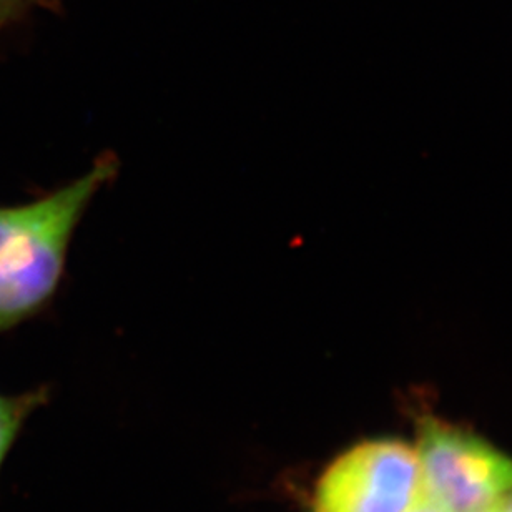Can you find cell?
<instances>
[{
    "mask_svg": "<svg viewBox=\"0 0 512 512\" xmlns=\"http://www.w3.org/2000/svg\"><path fill=\"white\" fill-rule=\"evenodd\" d=\"M406 512H444L443 509L436 506L431 499L426 498L424 494L419 496L418 501Z\"/></svg>",
    "mask_w": 512,
    "mask_h": 512,
    "instance_id": "obj_6",
    "label": "cell"
},
{
    "mask_svg": "<svg viewBox=\"0 0 512 512\" xmlns=\"http://www.w3.org/2000/svg\"><path fill=\"white\" fill-rule=\"evenodd\" d=\"M488 512H504V509H493V511H488Z\"/></svg>",
    "mask_w": 512,
    "mask_h": 512,
    "instance_id": "obj_8",
    "label": "cell"
},
{
    "mask_svg": "<svg viewBox=\"0 0 512 512\" xmlns=\"http://www.w3.org/2000/svg\"><path fill=\"white\" fill-rule=\"evenodd\" d=\"M503 504H506V509H504V512H512V491L508 494V498L504 499Z\"/></svg>",
    "mask_w": 512,
    "mask_h": 512,
    "instance_id": "obj_7",
    "label": "cell"
},
{
    "mask_svg": "<svg viewBox=\"0 0 512 512\" xmlns=\"http://www.w3.org/2000/svg\"><path fill=\"white\" fill-rule=\"evenodd\" d=\"M418 461L426 498L444 512H488L512 491V459L466 429L426 418Z\"/></svg>",
    "mask_w": 512,
    "mask_h": 512,
    "instance_id": "obj_2",
    "label": "cell"
},
{
    "mask_svg": "<svg viewBox=\"0 0 512 512\" xmlns=\"http://www.w3.org/2000/svg\"><path fill=\"white\" fill-rule=\"evenodd\" d=\"M49 399V389L37 388L15 396L0 393V471L25 421Z\"/></svg>",
    "mask_w": 512,
    "mask_h": 512,
    "instance_id": "obj_4",
    "label": "cell"
},
{
    "mask_svg": "<svg viewBox=\"0 0 512 512\" xmlns=\"http://www.w3.org/2000/svg\"><path fill=\"white\" fill-rule=\"evenodd\" d=\"M42 2L44 0H0V34L24 19L34 5Z\"/></svg>",
    "mask_w": 512,
    "mask_h": 512,
    "instance_id": "obj_5",
    "label": "cell"
},
{
    "mask_svg": "<svg viewBox=\"0 0 512 512\" xmlns=\"http://www.w3.org/2000/svg\"><path fill=\"white\" fill-rule=\"evenodd\" d=\"M117 173L119 160L107 152L82 177L32 202L0 205V335L54 303L77 227Z\"/></svg>",
    "mask_w": 512,
    "mask_h": 512,
    "instance_id": "obj_1",
    "label": "cell"
},
{
    "mask_svg": "<svg viewBox=\"0 0 512 512\" xmlns=\"http://www.w3.org/2000/svg\"><path fill=\"white\" fill-rule=\"evenodd\" d=\"M423 494L418 454L373 439L341 454L316 484L315 512H406Z\"/></svg>",
    "mask_w": 512,
    "mask_h": 512,
    "instance_id": "obj_3",
    "label": "cell"
}]
</instances>
